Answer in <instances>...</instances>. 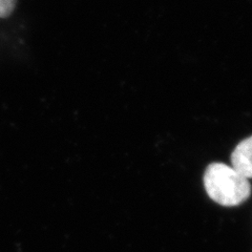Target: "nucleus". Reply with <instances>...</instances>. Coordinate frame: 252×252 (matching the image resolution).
Listing matches in <instances>:
<instances>
[{"label":"nucleus","instance_id":"obj_1","mask_svg":"<svg viewBox=\"0 0 252 252\" xmlns=\"http://www.w3.org/2000/svg\"><path fill=\"white\" fill-rule=\"evenodd\" d=\"M204 187L210 199L226 207L239 206L249 199L248 179L223 163H212L204 173Z\"/></svg>","mask_w":252,"mask_h":252},{"label":"nucleus","instance_id":"obj_2","mask_svg":"<svg viewBox=\"0 0 252 252\" xmlns=\"http://www.w3.org/2000/svg\"><path fill=\"white\" fill-rule=\"evenodd\" d=\"M232 168L246 179H252V136L240 142L231 155Z\"/></svg>","mask_w":252,"mask_h":252},{"label":"nucleus","instance_id":"obj_3","mask_svg":"<svg viewBox=\"0 0 252 252\" xmlns=\"http://www.w3.org/2000/svg\"><path fill=\"white\" fill-rule=\"evenodd\" d=\"M17 0H0V18H7L15 10Z\"/></svg>","mask_w":252,"mask_h":252}]
</instances>
